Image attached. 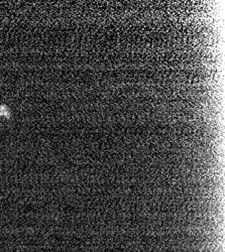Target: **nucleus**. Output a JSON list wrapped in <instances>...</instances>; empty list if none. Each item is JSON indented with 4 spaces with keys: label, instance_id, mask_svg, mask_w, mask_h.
I'll use <instances>...</instances> for the list:
<instances>
[{
    "label": "nucleus",
    "instance_id": "nucleus-1",
    "mask_svg": "<svg viewBox=\"0 0 225 252\" xmlns=\"http://www.w3.org/2000/svg\"><path fill=\"white\" fill-rule=\"evenodd\" d=\"M0 115L1 116H5V117H9V113L5 112V107H0Z\"/></svg>",
    "mask_w": 225,
    "mask_h": 252
}]
</instances>
